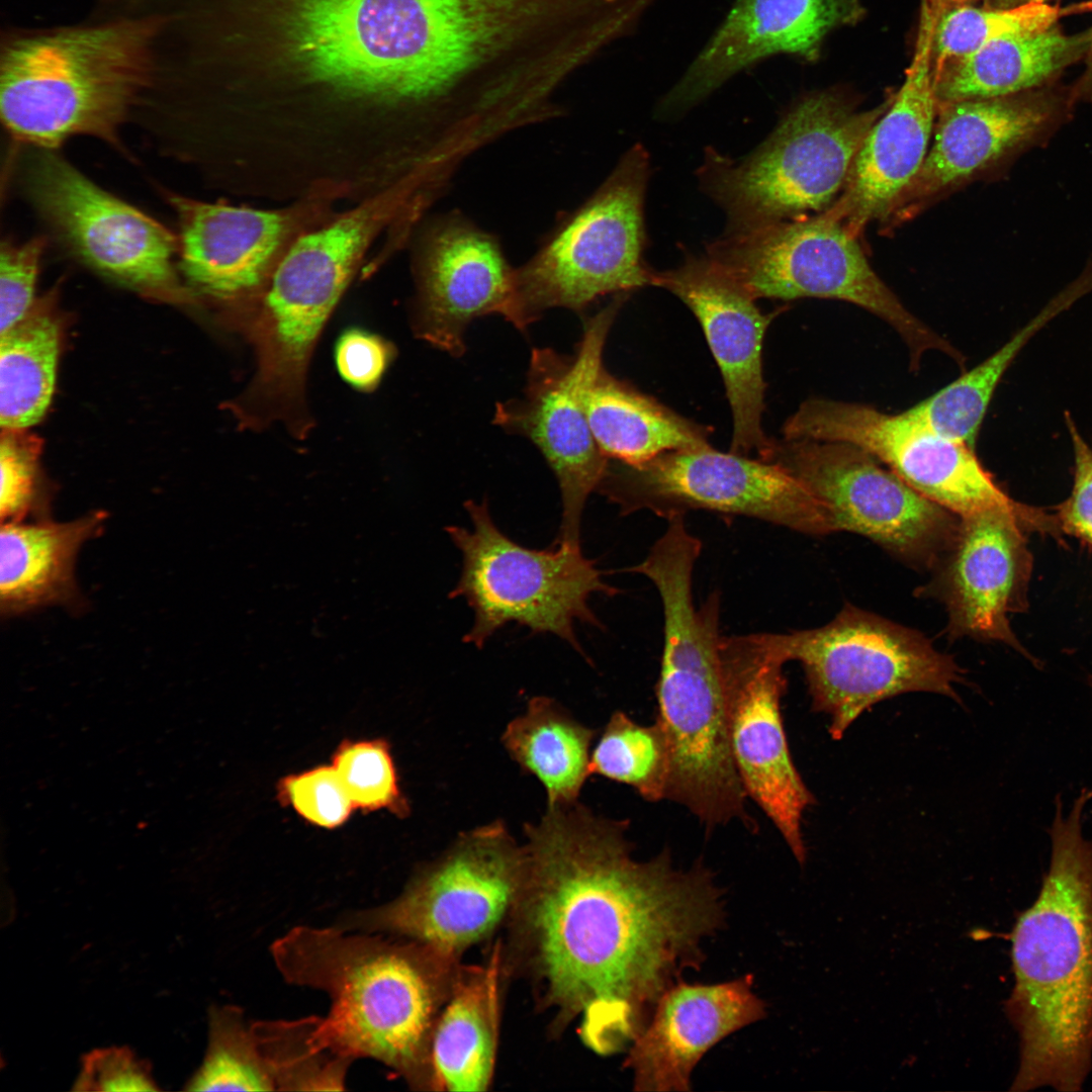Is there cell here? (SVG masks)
<instances>
[{"mask_svg": "<svg viewBox=\"0 0 1092 1092\" xmlns=\"http://www.w3.org/2000/svg\"><path fill=\"white\" fill-rule=\"evenodd\" d=\"M627 829L578 801L547 806L524 825L514 908L546 997L580 1019L582 1040L600 1055L633 1042L724 919L708 869L679 870L668 850L637 860Z\"/></svg>", "mask_w": 1092, "mask_h": 1092, "instance_id": "cell-1", "label": "cell"}, {"mask_svg": "<svg viewBox=\"0 0 1092 1092\" xmlns=\"http://www.w3.org/2000/svg\"><path fill=\"white\" fill-rule=\"evenodd\" d=\"M1083 788L1051 826L1049 871L1010 935L1014 986L1006 1014L1019 1036L1012 1091H1079L1092 1068V841L1082 816Z\"/></svg>", "mask_w": 1092, "mask_h": 1092, "instance_id": "cell-2", "label": "cell"}, {"mask_svg": "<svg viewBox=\"0 0 1092 1092\" xmlns=\"http://www.w3.org/2000/svg\"><path fill=\"white\" fill-rule=\"evenodd\" d=\"M270 952L284 981L329 996L330 1011L316 1024L328 1049L376 1060L413 1087L430 1084L444 962L413 940L337 926H295Z\"/></svg>", "mask_w": 1092, "mask_h": 1092, "instance_id": "cell-3", "label": "cell"}, {"mask_svg": "<svg viewBox=\"0 0 1092 1092\" xmlns=\"http://www.w3.org/2000/svg\"><path fill=\"white\" fill-rule=\"evenodd\" d=\"M276 13L282 65L414 118L436 97L459 35L456 0H282Z\"/></svg>", "mask_w": 1092, "mask_h": 1092, "instance_id": "cell-4", "label": "cell"}, {"mask_svg": "<svg viewBox=\"0 0 1092 1092\" xmlns=\"http://www.w3.org/2000/svg\"><path fill=\"white\" fill-rule=\"evenodd\" d=\"M161 16L9 38L0 61V113L17 141L51 150L75 135L116 145L153 72Z\"/></svg>", "mask_w": 1092, "mask_h": 1092, "instance_id": "cell-5", "label": "cell"}, {"mask_svg": "<svg viewBox=\"0 0 1092 1092\" xmlns=\"http://www.w3.org/2000/svg\"><path fill=\"white\" fill-rule=\"evenodd\" d=\"M405 210L389 185L292 244L247 308L256 369L239 403L248 416L283 425L309 417L306 377L320 335L371 244Z\"/></svg>", "mask_w": 1092, "mask_h": 1092, "instance_id": "cell-6", "label": "cell"}, {"mask_svg": "<svg viewBox=\"0 0 1092 1092\" xmlns=\"http://www.w3.org/2000/svg\"><path fill=\"white\" fill-rule=\"evenodd\" d=\"M892 98L858 110L841 95L814 92L798 100L746 157L732 160L707 149L697 174L704 192L727 214L725 234L826 210Z\"/></svg>", "mask_w": 1092, "mask_h": 1092, "instance_id": "cell-7", "label": "cell"}, {"mask_svg": "<svg viewBox=\"0 0 1092 1092\" xmlns=\"http://www.w3.org/2000/svg\"><path fill=\"white\" fill-rule=\"evenodd\" d=\"M708 258L754 299H837L867 309L903 339L913 370L930 350L965 357L911 313L869 263L858 239L824 212L724 234Z\"/></svg>", "mask_w": 1092, "mask_h": 1092, "instance_id": "cell-8", "label": "cell"}, {"mask_svg": "<svg viewBox=\"0 0 1092 1092\" xmlns=\"http://www.w3.org/2000/svg\"><path fill=\"white\" fill-rule=\"evenodd\" d=\"M648 176V154L635 145L515 269L516 329L527 331L549 308L580 314L600 297L653 285L655 272L643 260Z\"/></svg>", "mask_w": 1092, "mask_h": 1092, "instance_id": "cell-9", "label": "cell"}, {"mask_svg": "<svg viewBox=\"0 0 1092 1092\" xmlns=\"http://www.w3.org/2000/svg\"><path fill=\"white\" fill-rule=\"evenodd\" d=\"M464 507L472 529L445 528L462 556L449 597L463 598L474 613L463 641L480 648L515 622L532 633L554 634L585 657L575 623L603 627L588 601L595 594L619 593L604 580L596 560L585 557L581 547L564 543L543 550L524 547L497 528L485 500H467Z\"/></svg>", "mask_w": 1092, "mask_h": 1092, "instance_id": "cell-10", "label": "cell"}, {"mask_svg": "<svg viewBox=\"0 0 1092 1092\" xmlns=\"http://www.w3.org/2000/svg\"><path fill=\"white\" fill-rule=\"evenodd\" d=\"M525 872L524 844L497 819L458 834L395 899L344 914L335 926L402 936L445 963L514 910Z\"/></svg>", "mask_w": 1092, "mask_h": 1092, "instance_id": "cell-11", "label": "cell"}, {"mask_svg": "<svg viewBox=\"0 0 1092 1092\" xmlns=\"http://www.w3.org/2000/svg\"><path fill=\"white\" fill-rule=\"evenodd\" d=\"M788 661L801 663L812 710L832 739L881 701L912 692L959 700L963 669L922 633L846 604L829 623L779 633Z\"/></svg>", "mask_w": 1092, "mask_h": 1092, "instance_id": "cell-12", "label": "cell"}, {"mask_svg": "<svg viewBox=\"0 0 1092 1092\" xmlns=\"http://www.w3.org/2000/svg\"><path fill=\"white\" fill-rule=\"evenodd\" d=\"M598 492L625 516L646 511L668 520L708 511L809 536L835 533L825 509L781 466L712 446L663 453L635 466L609 461Z\"/></svg>", "mask_w": 1092, "mask_h": 1092, "instance_id": "cell-13", "label": "cell"}, {"mask_svg": "<svg viewBox=\"0 0 1092 1092\" xmlns=\"http://www.w3.org/2000/svg\"><path fill=\"white\" fill-rule=\"evenodd\" d=\"M770 461L825 509L834 531L862 535L909 566L931 571L959 517L926 498L864 449L845 442L772 440Z\"/></svg>", "mask_w": 1092, "mask_h": 1092, "instance_id": "cell-14", "label": "cell"}, {"mask_svg": "<svg viewBox=\"0 0 1092 1092\" xmlns=\"http://www.w3.org/2000/svg\"><path fill=\"white\" fill-rule=\"evenodd\" d=\"M630 293L613 299L584 322L573 355L533 348L524 396L497 403L493 423L528 438L554 472L562 518L555 543L580 546V526L589 494L598 491L609 467L590 429L587 391L603 364L613 324Z\"/></svg>", "mask_w": 1092, "mask_h": 1092, "instance_id": "cell-15", "label": "cell"}, {"mask_svg": "<svg viewBox=\"0 0 1092 1092\" xmlns=\"http://www.w3.org/2000/svg\"><path fill=\"white\" fill-rule=\"evenodd\" d=\"M1031 532L1062 541L1056 515L1014 499L959 517L950 546L931 570L928 583L917 589L944 606L950 639L999 642L1038 665L1008 618L1029 607Z\"/></svg>", "mask_w": 1092, "mask_h": 1092, "instance_id": "cell-16", "label": "cell"}, {"mask_svg": "<svg viewBox=\"0 0 1092 1092\" xmlns=\"http://www.w3.org/2000/svg\"><path fill=\"white\" fill-rule=\"evenodd\" d=\"M720 656L730 747L741 784L803 864L802 819L815 799L795 766L785 731L781 701L788 660L779 633L722 636Z\"/></svg>", "mask_w": 1092, "mask_h": 1092, "instance_id": "cell-17", "label": "cell"}, {"mask_svg": "<svg viewBox=\"0 0 1092 1092\" xmlns=\"http://www.w3.org/2000/svg\"><path fill=\"white\" fill-rule=\"evenodd\" d=\"M787 439L858 446L907 484L958 517L1010 502L974 447L935 433L905 412L889 415L856 402L810 398L785 422Z\"/></svg>", "mask_w": 1092, "mask_h": 1092, "instance_id": "cell-18", "label": "cell"}, {"mask_svg": "<svg viewBox=\"0 0 1092 1092\" xmlns=\"http://www.w3.org/2000/svg\"><path fill=\"white\" fill-rule=\"evenodd\" d=\"M28 188L42 215L91 268L146 294L182 293L173 266L179 238L163 224L50 152L33 161Z\"/></svg>", "mask_w": 1092, "mask_h": 1092, "instance_id": "cell-19", "label": "cell"}, {"mask_svg": "<svg viewBox=\"0 0 1092 1092\" xmlns=\"http://www.w3.org/2000/svg\"><path fill=\"white\" fill-rule=\"evenodd\" d=\"M322 188L282 209L264 210L169 195L177 213L181 270L191 286L244 305L260 295L292 244L332 214Z\"/></svg>", "mask_w": 1092, "mask_h": 1092, "instance_id": "cell-20", "label": "cell"}, {"mask_svg": "<svg viewBox=\"0 0 1092 1092\" xmlns=\"http://www.w3.org/2000/svg\"><path fill=\"white\" fill-rule=\"evenodd\" d=\"M515 269L498 239L462 212L434 218L420 239L415 260L417 337L460 357L466 349L465 331L474 320L496 313L513 325Z\"/></svg>", "mask_w": 1092, "mask_h": 1092, "instance_id": "cell-21", "label": "cell"}, {"mask_svg": "<svg viewBox=\"0 0 1092 1092\" xmlns=\"http://www.w3.org/2000/svg\"><path fill=\"white\" fill-rule=\"evenodd\" d=\"M653 285L678 297L702 327L731 408L730 451L764 459L772 439L762 427V349L766 330L781 311L762 312L756 299L707 255L688 256L679 267L655 272Z\"/></svg>", "mask_w": 1092, "mask_h": 1092, "instance_id": "cell-22", "label": "cell"}, {"mask_svg": "<svg viewBox=\"0 0 1092 1092\" xmlns=\"http://www.w3.org/2000/svg\"><path fill=\"white\" fill-rule=\"evenodd\" d=\"M859 0H735L725 18L661 97L655 113L671 118L692 109L742 71L778 55L807 61L825 37L852 24Z\"/></svg>", "mask_w": 1092, "mask_h": 1092, "instance_id": "cell-23", "label": "cell"}, {"mask_svg": "<svg viewBox=\"0 0 1092 1092\" xmlns=\"http://www.w3.org/2000/svg\"><path fill=\"white\" fill-rule=\"evenodd\" d=\"M1063 105L1048 94L937 104L931 148L884 221L913 216L930 200L1039 143L1061 121Z\"/></svg>", "mask_w": 1092, "mask_h": 1092, "instance_id": "cell-24", "label": "cell"}, {"mask_svg": "<svg viewBox=\"0 0 1092 1092\" xmlns=\"http://www.w3.org/2000/svg\"><path fill=\"white\" fill-rule=\"evenodd\" d=\"M925 24L900 90L864 138L840 194L823 211L857 239L870 222L886 219L928 152L937 99L932 18Z\"/></svg>", "mask_w": 1092, "mask_h": 1092, "instance_id": "cell-25", "label": "cell"}, {"mask_svg": "<svg viewBox=\"0 0 1092 1092\" xmlns=\"http://www.w3.org/2000/svg\"><path fill=\"white\" fill-rule=\"evenodd\" d=\"M747 975L718 984L679 980L659 998L630 1046L625 1067L637 1091H689L702 1057L729 1034L765 1016Z\"/></svg>", "mask_w": 1092, "mask_h": 1092, "instance_id": "cell-26", "label": "cell"}, {"mask_svg": "<svg viewBox=\"0 0 1092 1092\" xmlns=\"http://www.w3.org/2000/svg\"><path fill=\"white\" fill-rule=\"evenodd\" d=\"M106 518L92 513L64 523L2 522L0 611L12 617L77 597L75 561L81 547L98 535Z\"/></svg>", "mask_w": 1092, "mask_h": 1092, "instance_id": "cell-27", "label": "cell"}, {"mask_svg": "<svg viewBox=\"0 0 1092 1092\" xmlns=\"http://www.w3.org/2000/svg\"><path fill=\"white\" fill-rule=\"evenodd\" d=\"M1090 31L1068 35L1058 24L995 39L934 67L937 104L1022 94L1085 57Z\"/></svg>", "mask_w": 1092, "mask_h": 1092, "instance_id": "cell-28", "label": "cell"}, {"mask_svg": "<svg viewBox=\"0 0 1092 1092\" xmlns=\"http://www.w3.org/2000/svg\"><path fill=\"white\" fill-rule=\"evenodd\" d=\"M498 954L459 980L430 1043V1084L459 1092L490 1083L498 1034Z\"/></svg>", "mask_w": 1092, "mask_h": 1092, "instance_id": "cell-29", "label": "cell"}, {"mask_svg": "<svg viewBox=\"0 0 1092 1092\" xmlns=\"http://www.w3.org/2000/svg\"><path fill=\"white\" fill-rule=\"evenodd\" d=\"M594 438L609 460L639 465L663 453L711 446L709 430L603 366L586 395Z\"/></svg>", "mask_w": 1092, "mask_h": 1092, "instance_id": "cell-30", "label": "cell"}, {"mask_svg": "<svg viewBox=\"0 0 1092 1092\" xmlns=\"http://www.w3.org/2000/svg\"><path fill=\"white\" fill-rule=\"evenodd\" d=\"M595 734L554 699L536 696L508 723L502 743L511 758L544 787L547 806H559L578 801L592 776Z\"/></svg>", "mask_w": 1092, "mask_h": 1092, "instance_id": "cell-31", "label": "cell"}, {"mask_svg": "<svg viewBox=\"0 0 1092 1092\" xmlns=\"http://www.w3.org/2000/svg\"><path fill=\"white\" fill-rule=\"evenodd\" d=\"M1071 283L1000 349L932 395L904 411L937 434L975 447L993 393L1016 355L1049 322L1083 296Z\"/></svg>", "mask_w": 1092, "mask_h": 1092, "instance_id": "cell-32", "label": "cell"}, {"mask_svg": "<svg viewBox=\"0 0 1092 1092\" xmlns=\"http://www.w3.org/2000/svg\"><path fill=\"white\" fill-rule=\"evenodd\" d=\"M0 335V426L26 430L42 418L54 394L59 325L46 300Z\"/></svg>", "mask_w": 1092, "mask_h": 1092, "instance_id": "cell-33", "label": "cell"}, {"mask_svg": "<svg viewBox=\"0 0 1092 1092\" xmlns=\"http://www.w3.org/2000/svg\"><path fill=\"white\" fill-rule=\"evenodd\" d=\"M317 1016L257 1020L251 1027L276 1090H344L354 1060L328 1049L316 1033Z\"/></svg>", "mask_w": 1092, "mask_h": 1092, "instance_id": "cell-34", "label": "cell"}, {"mask_svg": "<svg viewBox=\"0 0 1092 1092\" xmlns=\"http://www.w3.org/2000/svg\"><path fill=\"white\" fill-rule=\"evenodd\" d=\"M590 775L632 787L644 800L666 799L669 752L655 722L641 725L616 711L590 754Z\"/></svg>", "mask_w": 1092, "mask_h": 1092, "instance_id": "cell-35", "label": "cell"}, {"mask_svg": "<svg viewBox=\"0 0 1092 1092\" xmlns=\"http://www.w3.org/2000/svg\"><path fill=\"white\" fill-rule=\"evenodd\" d=\"M187 1091H273L276 1085L244 1011L238 1006L212 1007L208 1044Z\"/></svg>", "mask_w": 1092, "mask_h": 1092, "instance_id": "cell-36", "label": "cell"}, {"mask_svg": "<svg viewBox=\"0 0 1092 1092\" xmlns=\"http://www.w3.org/2000/svg\"><path fill=\"white\" fill-rule=\"evenodd\" d=\"M1062 10L1046 3L1013 8L962 5L939 14L932 32L934 67L968 56L1009 35L1039 31L1057 24Z\"/></svg>", "mask_w": 1092, "mask_h": 1092, "instance_id": "cell-37", "label": "cell"}, {"mask_svg": "<svg viewBox=\"0 0 1092 1092\" xmlns=\"http://www.w3.org/2000/svg\"><path fill=\"white\" fill-rule=\"evenodd\" d=\"M332 766L355 809H386L398 817L408 814L410 806L385 740H345L334 752Z\"/></svg>", "mask_w": 1092, "mask_h": 1092, "instance_id": "cell-38", "label": "cell"}, {"mask_svg": "<svg viewBox=\"0 0 1092 1092\" xmlns=\"http://www.w3.org/2000/svg\"><path fill=\"white\" fill-rule=\"evenodd\" d=\"M40 439L25 430L2 429L0 439V516L2 522H22L46 514L38 497L37 465Z\"/></svg>", "mask_w": 1092, "mask_h": 1092, "instance_id": "cell-39", "label": "cell"}, {"mask_svg": "<svg viewBox=\"0 0 1092 1092\" xmlns=\"http://www.w3.org/2000/svg\"><path fill=\"white\" fill-rule=\"evenodd\" d=\"M277 790L283 804L308 823L323 828L343 825L355 809L332 764L286 776Z\"/></svg>", "mask_w": 1092, "mask_h": 1092, "instance_id": "cell-40", "label": "cell"}, {"mask_svg": "<svg viewBox=\"0 0 1092 1092\" xmlns=\"http://www.w3.org/2000/svg\"><path fill=\"white\" fill-rule=\"evenodd\" d=\"M47 240L3 243L0 252V334L19 323L33 306V294Z\"/></svg>", "mask_w": 1092, "mask_h": 1092, "instance_id": "cell-41", "label": "cell"}, {"mask_svg": "<svg viewBox=\"0 0 1092 1092\" xmlns=\"http://www.w3.org/2000/svg\"><path fill=\"white\" fill-rule=\"evenodd\" d=\"M75 1091H157L150 1068L126 1048L98 1049L87 1054L74 1083Z\"/></svg>", "mask_w": 1092, "mask_h": 1092, "instance_id": "cell-42", "label": "cell"}, {"mask_svg": "<svg viewBox=\"0 0 1092 1092\" xmlns=\"http://www.w3.org/2000/svg\"><path fill=\"white\" fill-rule=\"evenodd\" d=\"M394 354L389 342L358 328L342 333L335 346L340 376L361 391H372L378 386Z\"/></svg>", "mask_w": 1092, "mask_h": 1092, "instance_id": "cell-43", "label": "cell"}, {"mask_svg": "<svg viewBox=\"0 0 1092 1092\" xmlns=\"http://www.w3.org/2000/svg\"><path fill=\"white\" fill-rule=\"evenodd\" d=\"M1074 453L1071 494L1057 507L1063 533L1072 535L1092 550V446L1082 437L1070 414L1065 415Z\"/></svg>", "mask_w": 1092, "mask_h": 1092, "instance_id": "cell-44", "label": "cell"}, {"mask_svg": "<svg viewBox=\"0 0 1092 1092\" xmlns=\"http://www.w3.org/2000/svg\"><path fill=\"white\" fill-rule=\"evenodd\" d=\"M1089 31L1090 40L1084 57L1086 67L1082 77L1070 94L1073 102L1079 98L1092 97V28Z\"/></svg>", "mask_w": 1092, "mask_h": 1092, "instance_id": "cell-45", "label": "cell"}, {"mask_svg": "<svg viewBox=\"0 0 1092 1092\" xmlns=\"http://www.w3.org/2000/svg\"><path fill=\"white\" fill-rule=\"evenodd\" d=\"M1045 0H991V8H1013L1029 3H1044Z\"/></svg>", "mask_w": 1092, "mask_h": 1092, "instance_id": "cell-46", "label": "cell"}, {"mask_svg": "<svg viewBox=\"0 0 1092 1092\" xmlns=\"http://www.w3.org/2000/svg\"><path fill=\"white\" fill-rule=\"evenodd\" d=\"M936 1H937L938 5L940 6V8H942L941 12H943V11H945L947 9L952 8V7L967 5V3H969V2H971L973 0H936Z\"/></svg>", "mask_w": 1092, "mask_h": 1092, "instance_id": "cell-47", "label": "cell"}, {"mask_svg": "<svg viewBox=\"0 0 1092 1092\" xmlns=\"http://www.w3.org/2000/svg\"><path fill=\"white\" fill-rule=\"evenodd\" d=\"M1087 680H1088V684L1090 685V687L1092 688V674L1088 675Z\"/></svg>", "mask_w": 1092, "mask_h": 1092, "instance_id": "cell-48", "label": "cell"}]
</instances>
